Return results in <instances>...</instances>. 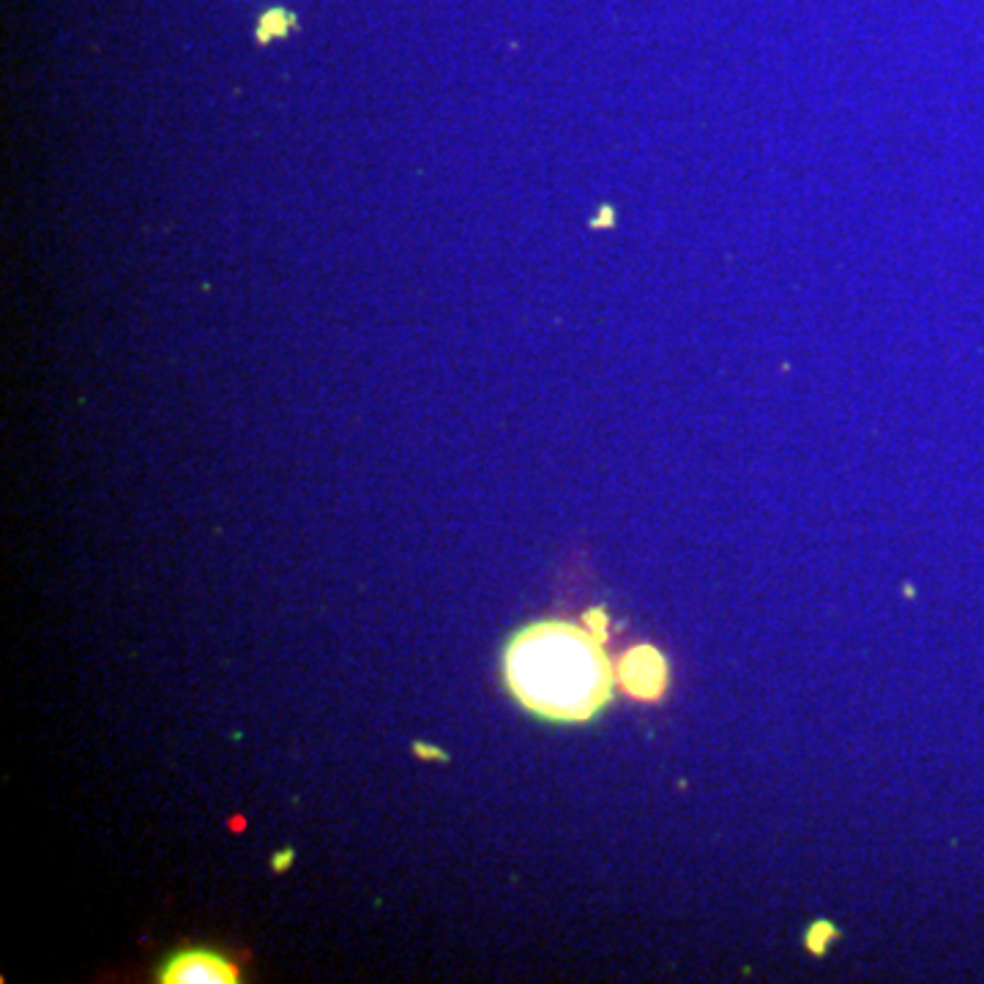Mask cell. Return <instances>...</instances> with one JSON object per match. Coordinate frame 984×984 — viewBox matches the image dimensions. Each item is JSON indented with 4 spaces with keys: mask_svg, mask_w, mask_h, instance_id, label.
Returning <instances> with one entry per match:
<instances>
[{
    "mask_svg": "<svg viewBox=\"0 0 984 984\" xmlns=\"http://www.w3.org/2000/svg\"><path fill=\"white\" fill-rule=\"evenodd\" d=\"M503 679L522 708L547 722L580 725L613 701L615 668L586 626L539 621L509 640Z\"/></svg>",
    "mask_w": 984,
    "mask_h": 984,
    "instance_id": "obj_1",
    "label": "cell"
},
{
    "mask_svg": "<svg viewBox=\"0 0 984 984\" xmlns=\"http://www.w3.org/2000/svg\"><path fill=\"white\" fill-rule=\"evenodd\" d=\"M157 982L162 984H239V963L217 949H178L164 960Z\"/></svg>",
    "mask_w": 984,
    "mask_h": 984,
    "instance_id": "obj_2",
    "label": "cell"
},
{
    "mask_svg": "<svg viewBox=\"0 0 984 984\" xmlns=\"http://www.w3.org/2000/svg\"><path fill=\"white\" fill-rule=\"evenodd\" d=\"M615 681L635 701H659L668 690V662L653 646H635L618 659Z\"/></svg>",
    "mask_w": 984,
    "mask_h": 984,
    "instance_id": "obj_3",
    "label": "cell"
},
{
    "mask_svg": "<svg viewBox=\"0 0 984 984\" xmlns=\"http://www.w3.org/2000/svg\"><path fill=\"white\" fill-rule=\"evenodd\" d=\"M607 624L610 621H607V610L604 607H593L582 615V626H586V629L602 643H607Z\"/></svg>",
    "mask_w": 984,
    "mask_h": 984,
    "instance_id": "obj_4",
    "label": "cell"
},
{
    "mask_svg": "<svg viewBox=\"0 0 984 984\" xmlns=\"http://www.w3.org/2000/svg\"><path fill=\"white\" fill-rule=\"evenodd\" d=\"M834 938V927L832 925H815L812 927V933H810V938H807V947H810V952L812 954H823L826 952V947H829V941H832Z\"/></svg>",
    "mask_w": 984,
    "mask_h": 984,
    "instance_id": "obj_5",
    "label": "cell"
},
{
    "mask_svg": "<svg viewBox=\"0 0 984 984\" xmlns=\"http://www.w3.org/2000/svg\"><path fill=\"white\" fill-rule=\"evenodd\" d=\"M414 755L419 757V761H449V755L441 750V746L425 744V741H416Z\"/></svg>",
    "mask_w": 984,
    "mask_h": 984,
    "instance_id": "obj_6",
    "label": "cell"
},
{
    "mask_svg": "<svg viewBox=\"0 0 984 984\" xmlns=\"http://www.w3.org/2000/svg\"><path fill=\"white\" fill-rule=\"evenodd\" d=\"M296 861V850L293 848H282L271 856V870L274 872H288Z\"/></svg>",
    "mask_w": 984,
    "mask_h": 984,
    "instance_id": "obj_7",
    "label": "cell"
}]
</instances>
